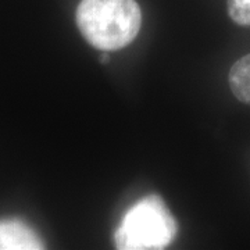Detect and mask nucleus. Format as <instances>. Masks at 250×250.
<instances>
[{
  "label": "nucleus",
  "instance_id": "7ed1b4c3",
  "mask_svg": "<svg viewBox=\"0 0 250 250\" xmlns=\"http://www.w3.org/2000/svg\"><path fill=\"white\" fill-rule=\"evenodd\" d=\"M45 245L38 233L18 220L0 221V250H39Z\"/></svg>",
  "mask_w": 250,
  "mask_h": 250
},
{
  "label": "nucleus",
  "instance_id": "39448f33",
  "mask_svg": "<svg viewBox=\"0 0 250 250\" xmlns=\"http://www.w3.org/2000/svg\"><path fill=\"white\" fill-rule=\"evenodd\" d=\"M227 7L235 24L250 27V0H227Z\"/></svg>",
  "mask_w": 250,
  "mask_h": 250
},
{
  "label": "nucleus",
  "instance_id": "f257e3e1",
  "mask_svg": "<svg viewBox=\"0 0 250 250\" xmlns=\"http://www.w3.org/2000/svg\"><path fill=\"white\" fill-rule=\"evenodd\" d=\"M75 20L89 45L111 52L134 42L142 25V11L136 0H81Z\"/></svg>",
  "mask_w": 250,
  "mask_h": 250
},
{
  "label": "nucleus",
  "instance_id": "20e7f679",
  "mask_svg": "<svg viewBox=\"0 0 250 250\" xmlns=\"http://www.w3.org/2000/svg\"><path fill=\"white\" fill-rule=\"evenodd\" d=\"M228 82L235 98L250 104V53L241 57L231 67Z\"/></svg>",
  "mask_w": 250,
  "mask_h": 250
},
{
  "label": "nucleus",
  "instance_id": "423d86ee",
  "mask_svg": "<svg viewBox=\"0 0 250 250\" xmlns=\"http://www.w3.org/2000/svg\"><path fill=\"white\" fill-rule=\"evenodd\" d=\"M110 62V56L108 54H102V57H100V62H103V64H106V62Z\"/></svg>",
  "mask_w": 250,
  "mask_h": 250
},
{
  "label": "nucleus",
  "instance_id": "f03ea898",
  "mask_svg": "<svg viewBox=\"0 0 250 250\" xmlns=\"http://www.w3.org/2000/svg\"><path fill=\"white\" fill-rule=\"evenodd\" d=\"M177 233V221L164 200L149 195L125 213L114 232V243L121 250L164 249Z\"/></svg>",
  "mask_w": 250,
  "mask_h": 250
}]
</instances>
